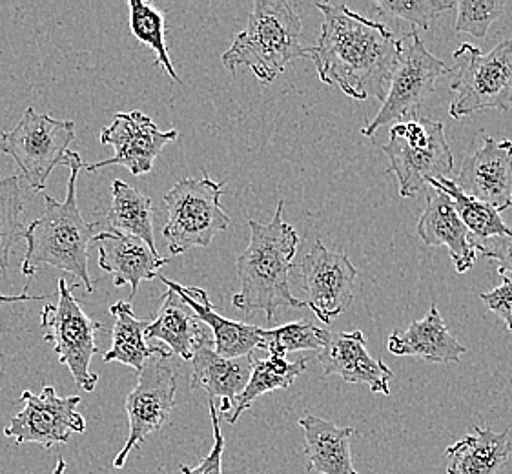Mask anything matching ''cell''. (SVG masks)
I'll list each match as a JSON object with an SVG mask.
<instances>
[{
  "label": "cell",
  "mask_w": 512,
  "mask_h": 474,
  "mask_svg": "<svg viewBox=\"0 0 512 474\" xmlns=\"http://www.w3.org/2000/svg\"><path fill=\"white\" fill-rule=\"evenodd\" d=\"M252 356L225 360L214 351V341L206 338L194 352L192 358V380L194 391H205L208 400L216 402L217 413L232 414L237 396L245 391L252 374Z\"/></svg>",
  "instance_id": "cell-17"
},
{
  "label": "cell",
  "mask_w": 512,
  "mask_h": 474,
  "mask_svg": "<svg viewBox=\"0 0 512 474\" xmlns=\"http://www.w3.org/2000/svg\"><path fill=\"white\" fill-rule=\"evenodd\" d=\"M172 352L159 349L146 361L139 372V382L134 391L126 396V414L130 423V433L126 444L113 460V467L121 469L135 447L144 444L150 434L163 429L164 423L175 407L177 380L172 369Z\"/></svg>",
  "instance_id": "cell-11"
},
{
  "label": "cell",
  "mask_w": 512,
  "mask_h": 474,
  "mask_svg": "<svg viewBox=\"0 0 512 474\" xmlns=\"http://www.w3.org/2000/svg\"><path fill=\"white\" fill-rule=\"evenodd\" d=\"M144 338L163 341L172 354L192 361L195 349L210 336L194 310L177 292L168 289L161 299V307L146 323Z\"/></svg>",
  "instance_id": "cell-22"
},
{
  "label": "cell",
  "mask_w": 512,
  "mask_h": 474,
  "mask_svg": "<svg viewBox=\"0 0 512 474\" xmlns=\"http://www.w3.org/2000/svg\"><path fill=\"white\" fill-rule=\"evenodd\" d=\"M79 287L81 283L68 285L66 279H59L57 303L46 305L41 312L42 340L52 345L59 361L72 372L75 385L84 392H93L99 374L90 371V365L99 352L97 332L103 330V325L92 320L73 296Z\"/></svg>",
  "instance_id": "cell-9"
},
{
  "label": "cell",
  "mask_w": 512,
  "mask_h": 474,
  "mask_svg": "<svg viewBox=\"0 0 512 474\" xmlns=\"http://www.w3.org/2000/svg\"><path fill=\"white\" fill-rule=\"evenodd\" d=\"M130 8V30L135 39L155 53V66H163L175 83L183 84L175 72L174 64L166 44V15L143 0H128Z\"/></svg>",
  "instance_id": "cell-29"
},
{
  "label": "cell",
  "mask_w": 512,
  "mask_h": 474,
  "mask_svg": "<svg viewBox=\"0 0 512 474\" xmlns=\"http://www.w3.org/2000/svg\"><path fill=\"white\" fill-rule=\"evenodd\" d=\"M418 236L427 247H445L458 274L469 272L478 256V245L441 190H427V207L418 221Z\"/></svg>",
  "instance_id": "cell-19"
},
{
  "label": "cell",
  "mask_w": 512,
  "mask_h": 474,
  "mask_svg": "<svg viewBox=\"0 0 512 474\" xmlns=\"http://www.w3.org/2000/svg\"><path fill=\"white\" fill-rule=\"evenodd\" d=\"M66 467H68V464L64 462V458H59V460H57V465H55V469H53L52 474H64L66 473Z\"/></svg>",
  "instance_id": "cell-38"
},
{
  "label": "cell",
  "mask_w": 512,
  "mask_h": 474,
  "mask_svg": "<svg viewBox=\"0 0 512 474\" xmlns=\"http://www.w3.org/2000/svg\"><path fill=\"white\" fill-rule=\"evenodd\" d=\"M387 347L394 356H414L429 363H460L467 352V347L452 336L436 303L423 320L412 321L405 332H392Z\"/></svg>",
  "instance_id": "cell-21"
},
{
  "label": "cell",
  "mask_w": 512,
  "mask_h": 474,
  "mask_svg": "<svg viewBox=\"0 0 512 474\" xmlns=\"http://www.w3.org/2000/svg\"><path fill=\"white\" fill-rule=\"evenodd\" d=\"M299 270L307 294L305 305L319 321L330 325L339 314L349 310L354 301L358 268L347 254L328 250L321 241H316L301 261Z\"/></svg>",
  "instance_id": "cell-13"
},
{
  "label": "cell",
  "mask_w": 512,
  "mask_h": 474,
  "mask_svg": "<svg viewBox=\"0 0 512 474\" xmlns=\"http://www.w3.org/2000/svg\"><path fill=\"white\" fill-rule=\"evenodd\" d=\"M452 119L471 117L485 110L507 112L512 106V39L483 53L469 42L454 52Z\"/></svg>",
  "instance_id": "cell-6"
},
{
  "label": "cell",
  "mask_w": 512,
  "mask_h": 474,
  "mask_svg": "<svg viewBox=\"0 0 512 474\" xmlns=\"http://www.w3.org/2000/svg\"><path fill=\"white\" fill-rule=\"evenodd\" d=\"M108 225L112 232L124 236L139 237L150 248H155L154 203L134 186L126 185L121 179L112 183V207L108 210Z\"/></svg>",
  "instance_id": "cell-25"
},
{
  "label": "cell",
  "mask_w": 512,
  "mask_h": 474,
  "mask_svg": "<svg viewBox=\"0 0 512 474\" xmlns=\"http://www.w3.org/2000/svg\"><path fill=\"white\" fill-rule=\"evenodd\" d=\"M480 299L494 312L512 334V281L503 279L502 285L491 292H482Z\"/></svg>",
  "instance_id": "cell-36"
},
{
  "label": "cell",
  "mask_w": 512,
  "mask_h": 474,
  "mask_svg": "<svg viewBox=\"0 0 512 474\" xmlns=\"http://www.w3.org/2000/svg\"><path fill=\"white\" fill-rule=\"evenodd\" d=\"M323 15L318 44L307 48L319 81L350 99L365 101L387 95L390 73L400 55V41L389 26L370 21L347 4L318 2Z\"/></svg>",
  "instance_id": "cell-1"
},
{
  "label": "cell",
  "mask_w": 512,
  "mask_h": 474,
  "mask_svg": "<svg viewBox=\"0 0 512 474\" xmlns=\"http://www.w3.org/2000/svg\"><path fill=\"white\" fill-rule=\"evenodd\" d=\"M318 358L323 367V378L339 376L347 383L367 385L374 394L389 396V383L394 372L385 361L370 356L367 336L361 330L330 332Z\"/></svg>",
  "instance_id": "cell-16"
},
{
  "label": "cell",
  "mask_w": 512,
  "mask_h": 474,
  "mask_svg": "<svg viewBox=\"0 0 512 474\" xmlns=\"http://www.w3.org/2000/svg\"><path fill=\"white\" fill-rule=\"evenodd\" d=\"M21 176L0 179V272L6 278L10 268L11 248L24 236L21 216L22 203Z\"/></svg>",
  "instance_id": "cell-30"
},
{
  "label": "cell",
  "mask_w": 512,
  "mask_h": 474,
  "mask_svg": "<svg viewBox=\"0 0 512 474\" xmlns=\"http://www.w3.org/2000/svg\"><path fill=\"white\" fill-rule=\"evenodd\" d=\"M451 73L452 68L427 50L418 31L401 37L400 55L390 73L387 95L378 115L361 128V134L372 137L383 126L420 117L421 106L436 90V81Z\"/></svg>",
  "instance_id": "cell-8"
},
{
  "label": "cell",
  "mask_w": 512,
  "mask_h": 474,
  "mask_svg": "<svg viewBox=\"0 0 512 474\" xmlns=\"http://www.w3.org/2000/svg\"><path fill=\"white\" fill-rule=\"evenodd\" d=\"M303 24L285 0H256L243 31L223 53V64L230 73L246 66L263 84L276 81L288 64L307 57L301 46Z\"/></svg>",
  "instance_id": "cell-4"
},
{
  "label": "cell",
  "mask_w": 512,
  "mask_h": 474,
  "mask_svg": "<svg viewBox=\"0 0 512 474\" xmlns=\"http://www.w3.org/2000/svg\"><path fill=\"white\" fill-rule=\"evenodd\" d=\"M427 186L441 190L451 197L452 207L461 219V223L471 232L476 245L492 237L509 236L512 230L503 223L500 212L485 205L482 201L467 196L454 179H431Z\"/></svg>",
  "instance_id": "cell-28"
},
{
  "label": "cell",
  "mask_w": 512,
  "mask_h": 474,
  "mask_svg": "<svg viewBox=\"0 0 512 474\" xmlns=\"http://www.w3.org/2000/svg\"><path fill=\"white\" fill-rule=\"evenodd\" d=\"M39 299H44V296H30V294H26V289L19 296H4L0 292V305H4V303H21V301H39Z\"/></svg>",
  "instance_id": "cell-37"
},
{
  "label": "cell",
  "mask_w": 512,
  "mask_h": 474,
  "mask_svg": "<svg viewBox=\"0 0 512 474\" xmlns=\"http://www.w3.org/2000/svg\"><path fill=\"white\" fill-rule=\"evenodd\" d=\"M330 336V330L318 327L308 320L294 321L277 329H263L265 349L270 356L287 358L288 352L321 351Z\"/></svg>",
  "instance_id": "cell-31"
},
{
  "label": "cell",
  "mask_w": 512,
  "mask_h": 474,
  "mask_svg": "<svg viewBox=\"0 0 512 474\" xmlns=\"http://www.w3.org/2000/svg\"><path fill=\"white\" fill-rule=\"evenodd\" d=\"M99 248V267L113 278L115 287L130 285V298L134 299L143 281L159 276L168 259L148 247L139 237L124 236L119 232H101L93 241Z\"/></svg>",
  "instance_id": "cell-18"
},
{
  "label": "cell",
  "mask_w": 512,
  "mask_h": 474,
  "mask_svg": "<svg viewBox=\"0 0 512 474\" xmlns=\"http://www.w3.org/2000/svg\"><path fill=\"white\" fill-rule=\"evenodd\" d=\"M307 369V358L288 361L287 358L268 356L267 360H254L250 380L246 383L245 391L237 396L236 407L228 416V423L234 425L259 396L279 389H288L290 385H294L297 378Z\"/></svg>",
  "instance_id": "cell-27"
},
{
  "label": "cell",
  "mask_w": 512,
  "mask_h": 474,
  "mask_svg": "<svg viewBox=\"0 0 512 474\" xmlns=\"http://www.w3.org/2000/svg\"><path fill=\"white\" fill-rule=\"evenodd\" d=\"M509 431L494 433L489 427H474L447 447V474H498L511 456Z\"/></svg>",
  "instance_id": "cell-24"
},
{
  "label": "cell",
  "mask_w": 512,
  "mask_h": 474,
  "mask_svg": "<svg viewBox=\"0 0 512 474\" xmlns=\"http://www.w3.org/2000/svg\"><path fill=\"white\" fill-rule=\"evenodd\" d=\"M478 252L496 261L500 278L512 281V232L509 236L492 237L478 245Z\"/></svg>",
  "instance_id": "cell-35"
},
{
  "label": "cell",
  "mask_w": 512,
  "mask_h": 474,
  "mask_svg": "<svg viewBox=\"0 0 512 474\" xmlns=\"http://www.w3.org/2000/svg\"><path fill=\"white\" fill-rule=\"evenodd\" d=\"M456 0H376L374 8L387 17L407 21L414 28L429 30L443 13L456 10Z\"/></svg>",
  "instance_id": "cell-32"
},
{
  "label": "cell",
  "mask_w": 512,
  "mask_h": 474,
  "mask_svg": "<svg viewBox=\"0 0 512 474\" xmlns=\"http://www.w3.org/2000/svg\"><path fill=\"white\" fill-rule=\"evenodd\" d=\"M64 166L70 170L66 185V199L44 196V214L24 230L26 256L21 272L31 279L41 267L61 268L81 281L86 292H93V281L88 272V248L97 236V223H88L82 216L77 201V179L84 170V161L77 152H68Z\"/></svg>",
  "instance_id": "cell-2"
},
{
  "label": "cell",
  "mask_w": 512,
  "mask_h": 474,
  "mask_svg": "<svg viewBox=\"0 0 512 474\" xmlns=\"http://www.w3.org/2000/svg\"><path fill=\"white\" fill-rule=\"evenodd\" d=\"M223 194V183L212 181L206 172L201 179H181L164 194L168 219L163 237L170 256L210 247L214 237L228 228L230 216L221 208Z\"/></svg>",
  "instance_id": "cell-7"
},
{
  "label": "cell",
  "mask_w": 512,
  "mask_h": 474,
  "mask_svg": "<svg viewBox=\"0 0 512 474\" xmlns=\"http://www.w3.org/2000/svg\"><path fill=\"white\" fill-rule=\"evenodd\" d=\"M456 185L502 214L512 207V141L483 134V145L465 157Z\"/></svg>",
  "instance_id": "cell-15"
},
{
  "label": "cell",
  "mask_w": 512,
  "mask_h": 474,
  "mask_svg": "<svg viewBox=\"0 0 512 474\" xmlns=\"http://www.w3.org/2000/svg\"><path fill=\"white\" fill-rule=\"evenodd\" d=\"M297 423L305 433L308 471L319 474H358L350 453V440L356 434L352 427H338L336 423L312 414L299 418Z\"/></svg>",
  "instance_id": "cell-23"
},
{
  "label": "cell",
  "mask_w": 512,
  "mask_h": 474,
  "mask_svg": "<svg viewBox=\"0 0 512 474\" xmlns=\"http://www.w3.org/2000/svg\"><path fill=\"white\" fill-rule=\"evenodd\" d=\"M170 290L177 292L186 305L194 310L197 318L205 323L214 334V351L225 360H237L252 356L256 349H265L263 329L257 325H248L241 321L226 320L217 312L205 289L185 287L164 276H157Z\"/></svg>",
  "instance_id": "cell-20"
},
{
  "label": "cell",
  "mask_w": 512,
  "mask_h": 474,
  "mask_svg": "<svg viewBox=\"0 0 512 474\" xmlns=\"http://www.w3.org/2000/svg\"><path fill=\"white\" fill-rule=\"evenodd\" d=\"M177 130L161 132L157 124L143 112H121L115 114L110 126L101 130V145L113 146L112 159L84 166L86 172L95 174L106 166H124L132 176L150 174L155 159L161 155L164 146L177 139Z\"/></svg>",
  "instance_id": "cell-14"
},
{
  "label": "cell",
  "mask_w": 512,
  "mask_h": 474,
  "mask_svg": "<svg viewBox=\"0 0 512 474\" xmlns=\"http://www.w3.org/2000/svg\"><path fill=\"white\" fill-rule=\"evenodd\" d=\"M208 411L212 418V429H214V445L208 456L203 458V462L197 467H188L181 465L183 474H223V453H225V438L221 433V422H219V413H217L216 402L208 400Z\"/></svg>",
  "instance_id": "cell-34"
},
{
  "label": "cell",
  "mask_w": 512,
  "mask_h": 474,
  "mask_svg": "<svg viewBox=\"0 0 512 474\" xmlns=\"http://www.w3.org/2000/svg\"><path fill=\"white\" fill-rule=\"evenodd\" d=\"M19 402L24 407L4 427V434L19 445L37 444L52 449L53 445L68 444L72 434L86 431V420L77 411L81 403L77 394L61 398L52 385H46L41 394L22 392Z\"/></svg>",
  "instance_id": "cell-12"
},
{
  "label": "cell",
  "mask_w": 512,
  "mask_h": 474,
  "mask_svg": "<svg viewBox=\"0 0 512 474\" xmlns=\"http://www.w3.org/2000/svg\"><path fill=\"white\" fill-rule=\"evenodd\" d=\"M285 201L277 203L270 223L248 219L250 241L236 261L241 290L232 303L245 314L265 312L274 320L277 309H305V301L290 292L288 276L294 268L299 236L296 228L283 219Z\"/></svg>",
  "instance_id": "cell-3"
},
{
  "label": "cell",
  "mask_w": 512,
  "mask_h": 474,
  "mask_svg": "<svg viewBox=\"0 0 512 474\" xmlns=\"http://www.w3.org/2000/svg\"><path fill=\"white\" fill-rule=\"evenodd\" d=\"M75 123L26 108L17 126L0 137V152L10 155L21 170V179L33 192H42L48 177L70 152Z\"/></svg>",
  "instance_id": "cell-10"
},
{
  "label": "cell",
  "mask_w": 512,
  "mask_h": 474,
  "mask_svg": "<svg viewBox=\"0 0 512 474\" xmlns=\"http://www.w3.org/2000/svg\"><path fill=\"white\" fill-rule=\"evenodd\" d=\"M505 8V0H461L456 4L458 19L454 30L485 39L492 24L505 13Z\"/></svg>",
  "instance_id": "cell-33"
},
{
  "label": "cell",
  "mask_w": 512,
  "mask_h": 474,
  "mask_svg": "<svg viewBox=\"0 0 512 474\" xmlns=\"http://www.w3.org/2000/svg\"><path fill=\"white\" fill-rule=\"evenodd\" d=\"M110 314L115 318L113 323L112 349L104 354L106 363L119 361L137 372L143 371L146 361L159 352V347H150L144 338V329L148 321L139 320L135 316L130 301H117L110 307Z\"/></svg>",
  "instance_id": "cell-26"
},
{
  "label": "cell",
  "mask_w": 512,
  "mask_h": 474,
  "mask_svg": "<svg viewBox=\"0 0 512 474\" xmlns=\"http://www.w3.org/2000/svg\"><path fill=\"white\" fill-rule=\"evenodd\" d=\"M379 148L389 157V172L398 179L401 197L427 192L431 179H451L454 155L440 121L416 117L394 123L389 141Z\"/></svg>",
  "instance_id": "cell-5"
}]
</instances>
